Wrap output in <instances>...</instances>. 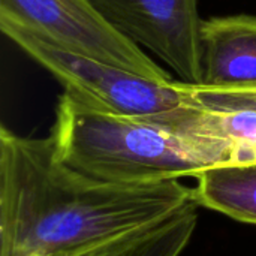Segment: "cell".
Instances as JSON below:
<instances>
[{
  "instance_id": "52a82bcc",
  "label": "cell",
  "mask_w": 256,
  "mask_h": 256,
  "mask_svg": "<svg viewBox=\"0 0 256 256\" xmlns=\"http://www.w3.org/2000/svg\"><path fill=\"white\" fill-rule=\"evenodd\" d=\"M194 196L198 206L256 225V162L207 170L196 177Z\"/></svg>"
},
{
  "instance_id": "3957f363",
  "label": "cell",
  "mask_w": 256,
  "mask_h": 256,
  "mask_svg": "<svg viewBox=\"0 0 256 256\" xmlns=\"http://www.w3.org/2000/svg\"><path fill=\"white\" fill-rule=\"evenodd\" d=\"M2 32L54 75L66 92L98 108L130 117H153L188 105L178 81H153L70 51L46 36L0 16Z\"/></svg>"
},
{
  "instance_id": "7a4b0ae2",
  "label": "cell",
  "mask_w": 256,
  "mask_h": 256,
  "mask_svg": "<svg viewBox=\"0 0 256 256\" xmlns=\"http://www.w3.org/2000/svg\"><path fill=\"white\" fill-rule=\"evenodd\" d=\"M50 136L64 165L111 183L196 178L210 168L236 164L232 142L204 132L201 110L189 104L162 116L130 117L64 90Z\"/></svg>"
},
{
  "instance_id": "277c9868",
  "label": "cell",
  "mask_w": 256,
  "mask_h": 256,
  "mask_svg": "<svg viewBox=\"0 0 256 256\" xmlns=\"http://www.w3.org/2000/svg\"><path fill=\"white\" fill-rule=\"evenodd\" d=\"M0 16L80 54L153 81H172L135 42L114 28L88 0H0Z\"/></svg>"
},
{
  "instance_id": "5b68a950",
  "label": "cell",
  "mask_w": 256,
  "mask_h": 256,
  "mask_svg": "<svg viewBox=\"0 0 256 256\" xmlns=\"http://www.w3.org/2000/svg\"><path fill=\"white\" fill-rule=\"evenodd\" d=\"M128 39L164 60L188 84L202 82L198 0H88Z\"/></svg>"
},
{
  "instance_id": "6da1fadb",
  "label": "cell",
  "mask_w": 256,
  "mask_h": 256,
  "mask_svg": "<svg viewBox=\"0 0 256 256\" xmlns=\"http://www.w3.org/2000/svg\"><path fill=\"white\" fill-rule=\"evenodd\" d=\"M196 202L180 180L111 183L64 165L51 136L0 128V256H82Z\"/></svg>"
},
{
  "instance_id": "8992f818",
  "label": "cell",
  "mask_w": 256,
  "mask_h": 256,
  "mask_svg": "<svg viewBox=\"0 0 256 256\" xmlns=\"http://www.w3.org/2000/svg\"><path fill=\"white\" fill-rule=\"evenodd\" d=\"M202 82L208 88H256V15L212 16L201 24Z\"/></svg>"
},
{
  "instance_id": "9c48e42d",
  "label": "cell",
  "mask_w": 256,
  "mask_h": 256,
  "mask_svg": "<svg viewBox=\"0 0 256 256\" xmlns=\"http://www.w3.org/2000/svg\"><path fill=\"white\" fill-rule=\"evenodd\" d=\"M178 82L189 105L222 112H256V88H208L198 84Z\"/></svg>"
},
{
  "instance_id": "30bf717a",
  "label": "cell",
  "mask_w": 256,
  "mask_h": 256,
  "mask_svg": "<svg viewBox=\"0 0 256 256\" xmlns=\"http://www.w3.org/2000/svg\"><path fill=\"white\" fill-rule=\"evenodd\" d=\"M214 112V128L218 134L231 141L236 147V164L256 162V112Z\"/></svg>"
},
{
  "instance_id": "ba28073f",
  "label": "cell",
  "mask_w": 256,
  "mask_h": 256,
  "mask_svg": "<svg viewBox=\"0 0 256 256\" xmlns=\"http://www.w3.org/2000/svg\"><path fill=\"white\" fill-rule=\"evenodd\" d=\"M196 207L198 204L192 202L153 226L132 232L82 256H182L196 230Z\"/></svg>"
}]
</instances>
